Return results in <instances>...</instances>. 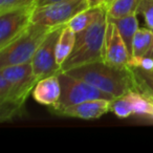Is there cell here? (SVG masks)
Here are the masks:
<instances>
[{
    "label": "cell",
    "mask_w": 153,
    "mask_h": 153,
    "mask_svg": "<svg viewBox=\"0 0 153 153\" xmlns=\"http://www.w3.org/2000/svg\"><path fill=\"white\" fill-rule=\"evenodd\" d=\"M63 72L96 86L114 99L136 89L135 78L130 66L117 67L104 61H97Z\"/></svg>",
    "instance_id": "cell-1"
},
{
    "label": "cell",
    "mask_w": 153,
    "mask_h": 153,
    "mask_svg": "<svg viewBox=\"0 0 153 153\" xmlns=\"http://www.w3.org/2000/svg\"><path fill=\"white\" fill-rule=\"evenodd\" d=\"M107 25V13L87 28L76 33V43L60 71H67L92 62L103 61V45Z\"/></svg>",
    "instance_id": "cell-2"
},
{
    "label": "cell",
    "mask_w": 153,
    "mask_h": 153,
    "mask_svg": "<svg viewBox=\"0 0 153 153\" xmlns=\"http://www.w3.org/2000/svg\"><path fill=\"white\" fill-rule=\"evenodd\" d=\"M53 28L32 22L21 36L0 49V68L32 61L39 46Z\"/></svg>",
    "instance_id": "cell-3"
},
{
    "label": "cell",
    "mask_w": 153,
    "mask_h": 153,
    "mask_svg": "<svg viewBox=\"0 0 153 153\" xmlns=\"http://www.w3.org/2000/svg\"><path fill=\"white\" fill-rule=\"evenodd\" d=\"M60 83H61V97L58 101L57 105L53 107V110L59 113L62 109L71 105L79 104L89 100L96 99H106L113 100V97L106 92L102 91L96 86L87 83L81 79L63 71L58 72Z\"/></svg>",
    "instance_id": "cell-4"
},
{
    "label": "cell",
    "mask_w": 153,
    "mask_h": 153,
    "mask_svg": "<svg viewBox=\"0 0 153 153\" xmlns=\"http://www.w3.org/2000/svg\"><path fill=\"white\" fill-rule=\"evenodd\" d=\"M88 7L87 0H60L43 7H35L33 23L56 27L67 24L72 18Z\"/></svg>",
    "instance_id": "cell-5"
},
{
    "label": "cell",
    "mask_w": 153,
    "mask_h": 153,
    "mask_svg": "<svg viewBox=\"0 0 153 153\" xmlns=\"http://www.w3.org/2000/svg\"><path fill=\"white\" fill-rule=\"evenodd\" d=\"M63 26H56L49 32L30 61L34 74L38 80L57 74L60 71V66L56 58V46Z\"/></svg>",
    "instance_id": "cell-6"
},
{
    "label": "cell",
    "mask_w": 153,
    "mask_h": 153,
    "mask_svg": "<svg viewBox=\"0 0 153 153\" xmlns=\"http://www.w3.org/2000/svg\"><path fill=\"white\" fill-rule=\"evenodd\" d=\"M35 7L12 10L0 14V49L21 36L32 24Z\"/></svg>",
    "instance_id": "cell-7"
},
{
    "label": "cell",
    "mask_w": 153,
    "mask_h": 153,
    "mask_svg": "<svg viewBox=\"0 0 153 153\" xmlns=\"http://www.w3.org/2000/svg\"><path fill=\"white\" fill-rule=\"evenodd\" d=\"M0 76H4L13 85L14 99L24 103L27 96L33 92L37 82L32 63L15 64L0 68Z\"/></svg>",
    "instance_id": "cell-8"
},
{
    "label": "cell",
    "mask_w": 153,
    "mask_h": 153,
    "mask_svg": "<svg viewBox=\"0 0 153 153\" xmlns=\"http://www.w3.org/2000/svg\"><path fill=\"white\" fill-rule=\"evenodd\" d=\"M130 58L131 55L117 25L114 22L107 18L104 45H103V61L109 65L127 67L129 66Z\"/></svg>",
    "instance_id": "cell-9"
},
{
    "label": "cell",
    "mask_w": 153,
    "mask_h": 153,
    "mask_svg": "<svg viewBox=\"0 0 153 153\" xmlns=\"http://www.w3.org/2000/svg\"><path fill=\"white\" fill-rule=\"evenodd\" d=\"M111 101L112 100H106V99L85 101L79 104L66 107L62 109L58 114L82 120H96L110 111Z\"/></svg>",
    "instance_id": "cell-10"
},
{
    "label": "cell",
    "mask_w": 153,
    "mask_h": 153,
    "mask_svg": "<svg viewBox=\"0 0 153 153\" xmlns=\"http://www.w3.org/2000/svg\"><path fill=\"white\" fill-rule=\"evenodd\" d=\"M32 94L39 104L53 108L61 97V83L58 74L39 80Z\"/></svg>",
    "instance_id": "cell-11"
},
{
    "label": "cell",
    "mask_w": 153,
    "mask_h": 153,
    "mask_svg": "<svg viewBox=\"0 0 153 153\" xmlns=\"http://www.w3.org/2000/svg\"><path fill=\"white\" fill-rule=\"evenodd\" d=\"M106 9L104 7H87L86 10L82 11L78 15H76L67 25L74 30L76 33H79L81 30L87 28L96 21H98L102 16L106 14Z\"/></svg>",
    "instance_id": "cell-12"
},
{
    "label": "cell",
    "mask_w": 153,
    "mask_h": 153,
    "mask_svg": "<svg viewBox=\"0 0 153 153\" xmlns=\"http://www.w3.org/2000/svg\"><path fill=\"white\" fill-rule=\"evenodd\" d=\"M76 33L72 30L67 24L62 27L57 41V46H56V58L60 68L74 49V43H76Z\"/></svg>",
    "instance_id": "cell-13"
},
{
    "label": "cell",
    "mask_w": 153,
    "mask_h": 153,
    "mask_svg": "<svg viewBox=\"0 0 153 153\" xmlns=\"http://www.w3.org/2000/svg\"><path fill=\"white\" fill-rule=\"evenodd\" d=\"M108 18V17H107ZM114 24L117 25L121 36L123 37L126 45L128 47L130 55L132 53V40L135 35L136 30H138V20H137V14H131V15L125 16V17L119 18V19H110Z\"/></svg>",
    "instance_id": "cell-14"
},
{
    "label": "cell",
    "mask_w": 153,
    "mask_h": 153,
    "mask_svg": "<svg viewBox=\"0 0 153 153\" xmlns=\"http://www.w3.org/2000/svg\"><path fill=\"white\" fill-rule=\"evenodd\" d=\"M153 30L148 27L138 28L132 40L131 57H143L146 56L152 46Z\"/></svg>",
    "instance_id": "cell-15"
},
{
    "label": "cell",
    "mask_w": 153,
    "mask_h": 153,
    "mask_svg": "<svg viewBox=\"0 0 153 153\" xmlns=\"http://www.w3.org/2000/svg\"><path fill=\"white\" fill-rule=\"evenodd\" d=\"M142 0H114L106 9L107 17L119 19L125 16L135 14Z\"/></svg>",
    "instance_id": "cell-16"
},
{
    "label": "cell",
    "mask_w": 153,
    "mask_h": 153,
    "mask_svg": "<svg viewBox=\"0 0 153 153\" xmlns=\"http://www.w3.org/2000/svg\"><path fill=\"white\" fill-rule=\"evenodd\" d=\"M136 82V89L153 98V69L146 70L140 67H130Z\"/></svg>",
    "instance_id": "cell-17"
},
{
    "label": "cell",
    "mask_w": 153,
    "mask_h": 153,
    "mask_svg": "<svg viewBox=\"0 0 153 153\" xmlns=\"http://www.w3.org/2000/svg\"><path fill=\"white\" fill-rule=\"evenodd\" d=\"M110 111L114 113L117 117H123V119L130 117L131 114H134L130 91H128L124 96L113 99L111 101Z\"/></svg>",
    "instance_id": "cell-18"
},
{
    "label": "cell",
    "mask_w": 153,
    "mask_h": 153,
    "mask_svg": "<svg viewBox=\"0 0 153 153\" xmlns=\"http://www.w3.org/2000/svg\"><path fill=\"white\" fill-rule=\"evenodd\" d=\"M37 0H0V14L12 10L35 7Z\"/></svg>",
    "instance_id": "cell-19"
},
{
    "label": "cell",
    "mask_w": 153,
    "mask_h": 153,
    "mask_svg": "<svg viewBox=\"0 0 153 153\" xmlns=\"http://www.w3.org/2000/svg\"><path fill=\"white\" fill-rule=\"evenodd\" d=\"M88 7H104L106 0H87Z\"/></svg>",
    "instance_id": "cell-20"
},
{
    "label": "cell",
    "mask_w": 153,
    "mask_h": 153,
    "mask_svg": "<svg viewBox=\"0 0 153 153\" xmlns=\"http://www.w3.org/2000/svg\"><path fill=\"white\" fill-rule=\"evenodd\" d=\"M57 1H60V0H37L36 3H35V7H43V5L49 4V3L57 2Z\"/></svg>",
    "instance_id": "cell-21"
},
{
    "label": "cell",
    "mask_w": 153,
    "mask_h": 153,
    "mask_svg": "<svg viewBox=\"0 0 153 153\" xmlns=\"http://www.w3.org/2000/svg\"><path fill=\"white\" fill-rule=\"evenodd\" d=\"M146 57L152 58V59H153V42H152V46H151V48L149 49V51L146 53Z\"/></svg>",
    "instance_id": "cell-22"
}]
</instances>
